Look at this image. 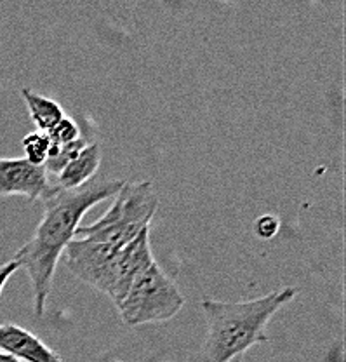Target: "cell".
I'll use <instances>...</instances> for the list:
<instances>
[{"instance_id":"obj_1","label":"cell","mask_w":346,"mask_h":362,"mask_svg":"<svg viewBox=\"0 0 346 362\" xmlns=\"http://www.w3.org/2000/svg\"><path fill=\"white\" fill-rule=\"evenodd\" d=\"M122 185V180H91L77 190H59L52 187L42 199V220L37 225L32 239L23 244L13 258L20 269L23 267L28 272L37 317L44 315L56 265L65 247L75 239L84 214L96 204L115 197Z\"/></svg>"},{"instance_id":"obj_2","label":"cell","mask_w":346,"mask_h":362,"mask_svg":"<svg viewBox=\"0 0 346 362\" xmlns=\"http://www.w3.org/2000/svg\"><path fill=\"white\" fill-rule=\"evenodd\" d=\"M298 294L296 288H284L266 296L249 301L202 300L208 334H205L202 361L232 362L246 350L268 341L266 326L272 317L291 303Z\"/></svg>"},{"instance_id":"obj_3","label":"cell","mask_w":346,"mask_h":362,"mask_svg":"<svg viewBox=\"0 0 346 362\" xmlns=\"http://www.w3.org/2000/svg\"><path fill=\"white\" fill-rule=\"evenodd\" d=\"M157 207L159 195L150 181H124L110 209L96 223L78 226L75 239H89L122 249L143 230L150 228Z\"/></svg>"},{"instance_id":"obj_4","label":"cell","mask_w":346,"mask_h":362,"mask_svg":"<svg viewBox=\"0 0 346 362\" xmlns=\"http://www.w3.org/2000/svg\"><path fill=\"white\" fill-rule=\"evenodd\" d=\"M183 305L185 298L172 279L153 262L133 282L129 291L115 307L127 326H141L171 320L179 314Z\"/></svg>"},{"instance_id":"obj_5","label":"cell","mask_w":346,"mask_h":362,"mask_svg":"<svg viewBox=\"0 0 346 362\" xmlns=\"http://www.w3.org/2000/svg\"><path fill=\"white\" fill-rule=\"evenodd\" d=\"M120 249L89 239H73L63 251L66 269L100 293L107 291L112 265Z\"/></svg>"},{"instance_id":"obj_6","label":"cell","mask_w":346,"mask_h":362,"mask_svg":"<svg viewBox=\"0 0 346 362\" xmlns=\"http://www.w3.org/2000/svg\"><path fill=\"white\" fill-rule=\"evenodd\" d=\"M155 262L150 247V228L143 230L131 244L124 246L117 252L114 265H112L110 277H108L107 294L115 305L122 301L133 282L139 275Z\"/></svg>"},{"instance_id":"obj_7","label":"cell","mask_w":346,"mask_h":362,"mask_svg":"<svg viewBox=\"0 0 346 362\" xmlns=\"http://www.w3.org/2000/svg\"><path fill=\"white\" fill-rule=\"evenodd\" d=\"M51 188L44 165H33L26 158L0 157V197L21 195L35 202L42 201Z\"/></svg>"},{"instance_id":"obj_8","label":"cell","mask_w":346,"mask_h":362,"mask_svg":"<svg viewBox=\"0 0 346 362\" xmlns=\"http://www.w3.org/2000/svg\"><path fill=\"white\" fill-rule=\"evenodd\" d=\"M0 350L20 362H63L42 339L16 324L0 326Z\"/></svg>"},{"instance_id":"obj_9","label":"cell","mask_w":346,"mask_h":362,"mask_svg":"<svg viewBox=\"0 0 346 362\" xmlns=\"http://www.w3.org/2000/svg\"><path fill=\"white\" fill-rule=\"evenodd\" d=\"M101 164V148L97 143H89L80 153L56 176L52 187L59 190H77L94 178Z\"/></svg>"},{"instance_id":"obj_10","label":"cell","mask_w":346,"mask_h":362,"mask_svg":"<svg viewBox=\"0 0 346 362\" xmlns=\"http://www.w3.org/2000/svg\"><path fill=\"white\" fill-rule=\"evenodd\" d=\"M21 96H23L26 107H28L33 124H35L40 133H47L65 119V112H63L61 105L58 101L42 96V94L28 88L21 89Z\"/></svg>"},{"instance_id":"obj_11","label":"cell","mask_w":346,"mask_h":362,"mask_svg":"<svg viewBox=\"0 0 346 362\" xmlns=\"http://www.w3.org/2000/svg\"><path fill=\"white\" fill-rule=\"evenodd\" d=\"M85 145H88V143H85L84 138H78V139H75V141H70V143H66V145H61V146L51 145L47 160H46V164H44V169H46L47 176L49 175L58 176L59 173H61L63 169H65L66 165H68L70 162L73 160V158L77 157L82 150H84Z\"/></svg>"},{"instance_id":"obj_12","label":"cell","mask_w":346,"mask_h":362,"mask_svg":"<svg viewBox=\"0 0 346 362\" xmlns=\"http://www.w3.org/2000/svg\"><path fill=\"white\" fill-rule=\"evenodd\" d=\"M23 150H25L23 158H26L30 164L44 165L47 160L49 150H51V141H49L46 133L33 131V133L26 134L23 138Z\"/></svg>"},{"instance_id":"obj_13","label":"cell","mask_w":346,"mask_h":362,"mask_svg":"<svg viewBox=\"0 0 346 362\" xmlns=\"http://www.w3.org/2000/svg\"><path fill=\"white\" fill-rule=\"evenodd\" d=\"M46 134H47L49 141H51L52 146H61V145H66V143L75 141V139L80 138V129H78V126L75 120L65 117V119H63L58 126L52 127V129L47 131Z\"/></svg>"},{"instance_id":"obj_14","label":"cell","mask_w":346,"mask_h":362,"mask_svg":"<svg viewBox=\"0 0 346 362\" xmlns=\"http://www.w3.org/2000/svg\"><path fill=\"white\" fill-rule=\"evenodd\" d=\"M278 230H280V221L273 214H263L254 221V233L263 240L273 239Z\"/></svg>"},{"instance_id":"obj_15","label":"cell","mask_w":346,"mask_h":362,"mask_svg":"<svg viewBox=\"0 0 346 362\" xmlns=\"http://www.w3.org/2000/svg\"><path fill=\"white\" fill-rule=\"evenodd\" d=\"M18 269H20V265H18V262H14V259H11V262L4 263V265L0 267V294H2L4 288H6L7 281L13 277V274Z\"/></svg>"},{"instance_id":"obj_16","label":"cell","mask_w":346,"mask_h":362,"mask_svg":"<svg viewBox=\"0 0 346 362\" xmlns=\"http://www.w3.org/2000/svg\"><path fill=\"white\" fill-rule=\"evenodd\" d=\"M0 362H20V361L14 359L13 356H9V354H6V352H2V350H0Z\"/></svg>"},{"instance_id":"obj_17","label":"cell","mask_w":346,"mask_h":362,"mask_svg":"<svg viewBox=\"0 0 346 362\" xmlns=\"http://www.w3.org/2000/svg\"><path fill=\"white\" fill-rule=\"evenodd\" d=\"M235 362H244L242 359H235Z\"/></svg>"}]
</instances>
